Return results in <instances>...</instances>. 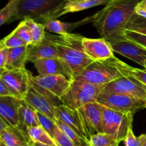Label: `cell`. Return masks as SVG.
I'll use <instances>...</instances> for the list:
<instances>
[{
	"label": "cell",
	"instance_id": "6da1fadb",
	"mask_svg": "<svg viewBox=\"0 0 146 146\" xmlns=\"http://www.w3.org/2000/svg\"><path fill=\"white\" fill-rule=\"evenodd\" d=\"M141 0H113L91 17L93 26L108 42L126 39L123 31L135 14V7Z\"/></svg>",
	"mask_w": 146,
	"mask_h": 146
},
{
	"label": "cell",
	"instance_id": "7a4b0ae2",
	"mask_svg": "<svg viewBox=\"0 0 146 146\" xmlns=\"http://www.w3.org/2000/svg\"><path fill=\"white\" fill-rule=\"evenodd\" d=\"M46 36L55 44L58 57L68 66L74 79L94 62L84 51L82 36L69 32L63 35L46 33Z\"/></svg>",
	"mask_w": 146,
	"mask_h": 146
},
{
	"label": "cell",
	"instance_id": "3957f363",
	"mask_svg": "<svg viewBox=\"0 0 146 146\" xmlns=\"http://www.w3.org/2000/svg\"><path fill=\"white\" fill-rule=\"evenodd\" d=\"M68 0H19L18 14L14 20L31 19L36 22L46 24L57 19Z\"/></svg>",
	"mask_w": 146,
	"mask_h": 146
},
{
	"label": "cell",
	"instance_id": "277c9868",
	"mask_svg": "<svg viewBox=\"0 0 146 146\" xmlns=\"http://www.w3.org/2000/svg\"><path fill=\"white\" fill-rule=\"evenodd\" d=\"M106 86L74 80L67 92L61 98V103L72 110L79 109L86 104L97 102Z\"/></svg>",
	"mask_w": 146,
	"mask_h": 146
},
{
	"label": "cell",
	"instance_id": "5b68a950",
	"mask_svg": "<svg viewBox=\"0 0 146 146\" xmlns=\"http://www.w3.org/2000/svg\"><path fill=\"white\" fill-rule=\"evenodd\" d=\"M118 59L113 56L109 59L94 61L74 80L96 85H107L118 78L125 76L119 69Z\"/></svg>",
	"mask_w": 146,
	"mask_h": 146
},
{
	"label": "cell",
	"instance_id": "8992f818",
	"mask_svg": "<svg viewBox=\"0 0 146 146\" xmlns=\"http://www.w3.org/2000/svg\"><path fill=\"white\" fill-rule=\"evenodd\" d=\"M24 101L36 112L56 121L55 108L63 105L61 99L31 80L29 89Z\"/></svg>",
	"mask_w": 146,
	"mask_h": 146
},
{
	"label": "cell",
	"instance_id": "52a82bcc",
	"mask_svg": "<svg viewBox=\"0 0 146 146\" xmlns=\"http://www.w3.org/2000/svg\"><path fill=\"white\" fill-rule=\"evenodd\" d=\"M101 112L104 133L112 136L119 143L124 141L130 127L132 126L133 115L118 112L103 106Z\"/></svg>",
	"mask_w": 146,
	"mask_h": 146
},
{
	"label": "cell",
	"instance_id": "ba28073f",
	"mask_svg": "<svg viewBox=\"0 0 146 146\" xmlns=\"http://www.w3.org/2000/svg\"><path fill=\"white\" fill-rule=\"evenodd\" d=\"M103 106L123 113L133 115L146 108V101L125 94H113L103 91L97 99Z\"/></svg>",
	"mask_w": 146,
	"mask_h": 146
},
{
	"label": "cell",
	"instance_id": "9c48e42d",
	"mask_svg": "<svg viewBox=\"0 0 146 146\" xmlns=\"http://www.w3.org/2000/svg\"><path fill=\"white\" fill-rule=\"evenodd\" d=\"M31 73L24 68L1 70L0 79L9 87L14 97L24 100L31 84Z\"/></svg>",
	"mask_w": 146,
	"mask_h": 146
},
{
	"label": "cell",
	"instance_id": "30bf717a",
	"mask_svg": "<svg viewBox=\"0 0 146 146\" xmlns=\"http://www.w3.org/2000/svg\"><path fill=\"white\" fill-rule=\"evenodd\" d=\"M104 92L121 94L146 101V86L130 76H125L107 84Z\"/></svg>",
	"mask_w": 146,
	"mask_h": 146
},
{
	"label": "cell",
	"instance_id": "8fae6325",
	"mask_svg": "<svg viewBox=\"0 0 146 146\" xmlns=\"http://www.w3.org/2000/svg\"><path fill=\"white\" fill-rule=\"evenodd\" d=\"M82 118L89 141L92 135L104 133L101 106L98 103H91L78 109Z\"/></svg>",
	"mask_w": 146,
	"mask_h": 146
},
{
	"label": "cell",
	"instance_id": "7c38bea8",
	"mask_svg": "<svg viewBox=\"0 0 146 146\" xmlns=\"http://www.w3.org/2000/svg\"><path fill=\"white\" fill-rule=\"evenodd\" d=\"M31 80L60 99L67 92L73 81L58 75H38L34 76L31 74Z\"/></svg>",
	"mask_w": 146,
	"mask_h": 146
},
{
	"label": "cell",
	"instance_id": "4fadbf2b",
	"mask_svg": "<svg viewBox=\"0 0 146 146\" xmlns=\"http://www.w3.org/2000/svg\"><path fill=\"white\" fill-rule=\"evenodd\" d=\"M34 64L40 76L58 75L71 81L74 80L71 70L59 57L39 59L35 61Z\"/></svg>",
	"mask_w": 146,
	"mask_h": 146
},
{
	"label": "cell",
	"instance_id": "5bb4252c",
	"mask_svg": "<svg viewBox=\"0 0 146 146\" xmlns=\"http://www.w3.org/2000/svg\"><path fill=\"white\" fill-rule=\"evenodd\" d=\"M55 118L68 125L81 138L89 142V138L84 128L78 109L72 110L66 106L61 105L55 108Z\"/></svg>",
	"mask_w": 146,
	"mask_h": 146
},
{
	"label": "cell",
	"instance_id": "9a60e30c",
	"mask_svg": "<svg viewBox=\"0 0 146 146\" xmlns=\"http://www.w3.org/2000/svg\"><path fill=\"white\" fill-rule=\"evenodd\" d=\"M82 44L86 54L93 61L109 59L115 56L110 43L104 38H90L84 37Z\"/></svg>",
	"mask_w": 146,
	"mask_h": 146
},
{
	"label": "cell",
	"instance_id": "2e32d148",
	"mask_svg": "<svg viewBox=\"0 0 146 146\" xmlns=\"http://www.w3.org/2000/svg\"><path fill=\"white\" fill-rule=\"evenodd\" d=\"M109 43L113 52L118 53L143 66L146 59V49L143 47L127 38Z\"/></svg>",
	"mask_w": 146,
	"mask_h": 146
},
{
	"label": "cell",
	"instance_id": "e0dca14e",
	"mask_svg": "<svg viewBox=\"0 0 146 146\" xmlns=\"http://www.w3.org/2000/svg\"><path fill=\"white\" fill-rule=\"evenodd\" d=\"M28 134L0 118V142L7 146H29Z\"/></svg>",
	"mask_w": 146,
	"mask_h": 146
},
{
	"label": "cell",
	"instance_id": "ac0fdd59",
	"mask_svg": "<svg viewBox=\"0 0 146 146\" xmlns=\"http://www.w3.org/2000/svg\"><path fill=\"white\" fill-rule=\"evenodd\" d=\"M23 101L15 97L0 96V118L9 125L18 127L19 110Z\"/></svg>",
	"mask_w": 146,
	"mask_h": 146
},
{
	"label": "cell",
	"instance_id": "d6986e66",
	"mask_svg": "<svg viewBox=\"0 0 146 146\" xmlns=\"http://www.w3.org/2000/svg\"><path fill=\"white\" fill-rule=\"evenodd\" d=\"M58 57L55 44L46 36L41 42L29 46L28 61L34 63L43 58Z\"/></svg>",
	"mask_w": 146,
	"mask_h": 146
},
{
	"label": "cell",
	"instance_id": "ffe728a7",
	"mask_svg": "<svg viewBox=\"0 0 146 146\" xmlns=\"http://www.w3.org/2000/svg\"><path fill=\"white\" fill-rule=\"evenodd\" d=\"M37 112L23 101L19 110V125L18 128L27 133V129L30 127L39 126Z\"/></svg>",
	"mask_w": 146,
	"mask_h": 146
},
{
	"label": "cell",
	"instance_id": "44dd1931",
	"mask_svg": "<svg viewBox=\"0 0 146 146\" xmlns=\"http://www.w3.org/2000/svg\"><path fill=\"white\" fill-rule=\"evenodd\" d=\"M113 0H68L58 14V17L69 13L78 12L100 5H107Z\"/></svg>",
	"mask_w": 146,
	"mask_h": 146
},
{
	"label": "cell",
	"instance_id": "7402d4cb",
	"mask_svg": "<svg viewBox=\"0 0 146 146\" xmlns=\"http://www.w3.org/2000/svg\"><path fill=\"white\" fill-rule=\"evenodd\" d=\"M29 46L9 48L8 61L4 70L16 69L25 67L28 61Z\"/></svg>",
	"mask_w": 146,
	"mask_h": 146
},
{
	"label": "cell",
	"instance_id": "603a6c76",
	"mask_svg": "<svg viewBox=\"0 0 146 146\" xmlns=\"http://www.w3.org/2000/svg\"><path fill=\"white\" fill-rule=\"evenodd\" d=\"M27 133L33 142L41 143L47 145L56 146L54 138L41 126L30 127L27 129Z\"/></svg>",
	"mask_w": 146,
	"mask_h": 146
},
{
	"label": "cell",
	"instance_id": "cb8c5ba5",
	"mask_svg": "<svg viewBox=\"0 0 146 146\" xmlns=\"http://www.w3.org/2000/svg\"><path fill=\"white\" fill-rule=\"evenodd\" d=\"M118 65L124 76L133 77L146 86V69H140L133 67L120 59H118Z\"/></svg>",
	"mask_w": 146,
	"mask_h": 146
},
{
	"label": "cell",
	"instance_id": "d4e9b609",
	"mask_svg": "<svg viewBox=\"0 0 146 146\" xmlns=\"http://www.w3.org/2000/svg\"><path fill=\"white\" fill-rule=\"evenodd\" d=\"M27 25L31 31V38H32V44L31 45L38 44L44 39L46 36L45 27L43 24L36 22L31 19H26L24 20Z\"/></svg>",
	"mask_w": 146,
	"mask_h": 146
},
{
	"label": "cell",
	"instance_id": "484cf974",
	"mask_svg": "<svg viewBox=\"0 0 146 146\" xmlns=\"http://www.w3.org/2000/svg\"><path fill=\"white\" fill-rule=\"evenodd\" d=\"M19 0H9L0 11V25L9 21H14L18 14Z\"/></svg>",
	"mask_w": 146,
	"mask_h": 146
},
{
	"label": "cell",
	"instance_id": "4316f807",
	"mask_svg": "<svg viewBox=\"0 0 146 146\" xmlns=\"http://www.w3.org/2000/svg\"><path fill=\"white\" fill-rule=\"evenodd\" d=\"M55 121L57 126L69 138V139L72 141L73 143L76 146H90L89 142L88 141L81 138L80 135H78L75 131H73L68 125H66L65 123H64L58 119H56Z\"/></svg>",
	"mask_w": 146,
	"mask_h": 146
},
{
	"label": "cell",
	"instance_id": "83f0119b",
	"mask_svg": "<svg viewBox=\"0 0 146 146\" xmlns=\"http://www.w3.org/2000/svg\"><path fill=\"white\" fill-rule=\"evenodd\" d=\"M45 29L52 34L57 35H63L68 33V29L74 26V24L63 22L58 19H52L44 24Z\"/></svg>",
	"mask_w": 146,
	"mask_h": 146
},
{
	"label": "cell",
	"instance_id": "f1b7e54d",
	"mask_svg": "<svg viewBox=\"0 0 146 146\" xmlns=\"http://www.w3.org/2000/svg\"><path fill=\"white\" fill-rule=\"evenodd\" d=\"M119 143L112 136L104 133L92 135L89 141L90 146H118Z\"/></svg>",
	"mask_w": 146,
	"mask_h": 146
},
{
	"label": "cell",
	"instance_id": "f546056e",
	"mask_svg": "<svg viewBox=\"0 0 146 146\" xmlns=\"http://www.w3.org/2000/svg\"><path fill=\"white\" fill-rule=\"evenodd\" d=\"M125 29L146 36V19L134 14Z\"/></svg>",
	"mask_w": 146,
	"mask_h": 146
},
{
	"label": "cell",
	"instance_id": "4dcf8cb0",
	"mask_svg": "<svg viewBox=\"0 0 146 146\" xmlns=\"http://www.w3.org/2000/svg\"><path fill=\"white\" fill-rule=\"evenodd\" d=\"M13 32L20 39L22 40L27 46L31 45L32 38H31V31H30L29 28L24 20L21 22H20V24L17 26V27L13 31Z\"/></svg>",
	"mask_w": 146,
	"mask_h": 146
},
{
	"label": "cell",
	"instance_id": "1f68e13d",
	"mask_svg": "<svg viewBox=\"0 0 146 146\" xmlns=\"http://www.w3.org/2000/svg\"><path fill=\"white\" fill-rule=\"evenodd\" d=\"M37 115H38L40 125L54 138V133H55L56 129L57 128L56 121L50 118L47 115L41 113L39 112H37Z\"/></svg>",
	"mask_w": 146,
	"mask_h": 146
},
{
	"label": "cell",
	"instance_id": "d6a6232c",
	"mask_svg": "<svg viewBox=\"0 0 146 146\" xmlns=\"http://www.w3.org/2000/svg\"><path fill=\"white\" fill-rule=\"evenodd\" d=\"M27 46L24 41L20 39L14 32H11L7 36L4 37L0 42V47H4L7 48H16V47Z\"/></svg>",
	"mask_w": 146,
	"mask_h": 146
},
{
	"label": "cell",
	"instance_id": "836d02e7",
	"mask_svg": "<svg viewBox=\"0 0 146 146\" xmlns=\"http://www.w3.org/2000/svg\"><path fill=\"white\" fill-rule=\"evenodd\" d=\"M125 146H142L146 141V134L136 137L133 131V125L130 127L126 138L124 140Z\"/></svg>",
	"mask_w": 146,
	"mask_h": 146
},
{
	"label": "cell",
	"instance_id": "e575fe53",
	"mask_svg": "<svg viewBox=\"0 0 146 146\" xmlns=\"http://www.w3.org/2000/svg\"><path fill=\"white\" fill-rule=\"evenodd\" d=\"M54 140L56 146H76L58 126L54 133Z\"/></svg>",
	"mask_w": 146,
	"mask_h": 146
},
{
	"label": "cell",
	"instance_id": "d590c367",
	"mask_svg": "<svg viewBox=\"0 0 146 146\" xmlns=\"http://www.w3.org/2000/svg\"><path fill=\"white\" fill-rule=\"evenodd\" d=\"M123 34L125 38L139 44L146 49V36L125 29L124 30Z\"/></svg>",
	"mask_w": 146,
	"mask_h": 146
},
{
	"label": "cell",
	"instance_id": "8d00e7d4",
	"mask_svg": "<svg viewBox=\"0 0 146 146\" xmlns=\"http://www.w3.org/2000/svg\"><path fill=\"white\" fill-rule=\"evenodd\" d=\"M9 48L0 47V69L4 70L8 61Z\"/></svg>",
	"mask_w": 146,
	"mask_h": 146
},
{
	"label": "cell",
	"instance_id": "74e56055",
	"mask_svg": "<svg viewBox=\"0 0 146 146\" xmlns=\"http://www.w3.org/2000/svg\"><path fill=\"white\" fill-rule=\"evenodd\" d=\"M135 14L146 19V0H141L135 7Z\"/></svg>",
	"mask_w": 146,
	"mask_h": 146
},
{
	"label": "cell",
	"instance_id": "f35d334b",
	"mask_svg": "<svg viewBox=\"0 0 146 146\" xmlns=\"http://www.w3.org/2000/svg\"><path fill=\"white\" fill-rule=\"evenodd\" d=\"M0 96H11L14 97V94L11 91V90L5 84V83L0 79Z\"/></svg>",
	"mask_w": 146,
	"mask_h": 146
},
{
	"label": "cell",
	"instance_id": "ab89813d",
	"mask_svg": "<svg viewBox=\"0 0 146 146\" xmlns=\"http://www.w3.org/2000/svg\"><path fill=\"white\" fill-rule=\"evenodd\" d=\"M29 145L31 146H53L50 145H47V144L41 143H37V142H33V141H30Z\"/></svg>",
	"mask_w": 146,
	"mask_h": 146
},
{
	"label": "cell",
	"instance_id": "60d3db41",
	"mask_svg": "<svg viewBox=\"0 0 146 146\" xmlns=\"http://www.w3.org/2000/svg\"><path fill=\"white\" fill-rule=\"evenodd\" d=\"M143 67L145 68V69H146V59L145 60V62H144V66Z\"/></svg>",
	"mask_w": 146,
	"mask_h": 146
},
{
	"label": "cell",
	"instance_id": "b9f144b4",
	"mask_svg": "<svg viewBox=\"0 0 146 146\" xmlns=\"http://www.w3.org/2000/svg\"><path fill=\"white\" fill-rule=\"evenodd\" d=\"M0 146H7V145H4V144L3 143L0 142Z\"/></svg>",
	"mask_w": 146,
	"mask_h": 146
},
{
	"label": "cell",
	"instance_id": "7bdbcfd3",
	"mask_svg": "<svg viewBox=\"0 0 146 146\" xmlns=\"http://www.w3.org/2000/svg\"><path fill=\"white\" fill-rule=\"evenodd\" d=\"M142 146H146V141H145V143H144V144H143V145Z\"/></svg>",
	"mask_w": 146,
	"mask_h": 146
},
{
	"label": "cell",
	"instance_id": "ee69618b",
	"mask_svg": "<svg viewBox=\"0 0 146 146\" xmlns=\"http://www.w3.org/2000/svg\"><path fill=\"white\" fill-rule=\"evenodd\" d=\"M29 146H31V145H29Z\"/></svg>",
	"mask_w": 146,
	"mask_h": 146
},
{
	"label": "cell",
	"instance_id": "f6af8a7d",
	"mask_svg": "<svg viewBox=\"0 0 146 146\" xmlns=\"http://www.w3.org/2000/svg\"><path fill=\"white\" fill-rule=\"evenodd\" d=\"M145 134H146V133H145Z\"/></svg>",
	"mask_w": 146,
	"mask_h": 146
}]
</instances>
